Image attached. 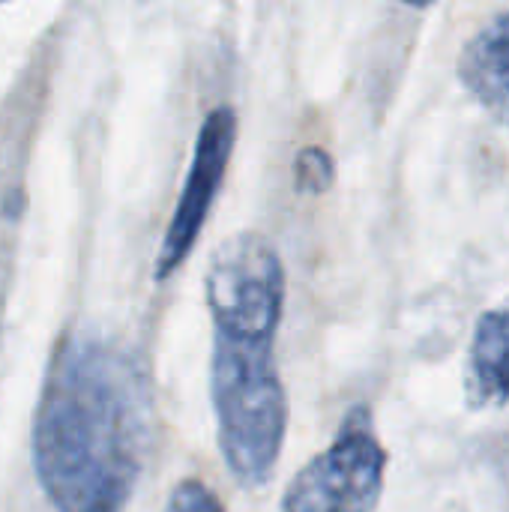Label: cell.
<instances>
[{
    "instance_id": "1",
    "label": "cell",
    "mask_w": 509,
    "mask_h": 512,
    "mask_svg": "<svg viewBox=\"0 0 509 512\" xmlns=\"http://www.w3.org/2000/svg\"><path fill=\"white\" fill-rule=\"evenodd\" d=\"M147 384L135 360L90 333L57 342L33 417L36 480L57 512H123L144 471Z\"/></svg>"
},
{
    "instance_id": "2",
    "label": "cell",
    "mask_w": 509,
    "mask_h": 512,
    "mask_svg": "<svg viewBox=\"0 0 509 512\" xmlns=\"http://www.w3.org/2000/svg\"><path fill=\"white\" fill-rule=\"evenodd\" d=\"M210 396L225 465L237 483L249 489L264 486L273 477L288 432V399L276 372L273 345L216 336Z\"/></svg>"
},
{
    "instance_id": "3",
    "label": "cell",
    "mask_w": 509,
    "mask_h": 512,
    "mask_svg": "<svg viewBox=\"0 0 509 512\" xmlns=\"http://www.w3.org/2000/svg\"><path fill=\"white\" fill-rule=\"evenodd\" d=\"M207 309L219 339L273 345L285 309V267L258 234L219 246L207 270Z\"/></svg>"
},
{
    "instance_id": "4",
    "label": "cell",
    "mask_w": 509,
    "mask_h": 512,
    "mask_svg": "<svg viewBox=\"0 0 509 512\" xmlns=\"http://www.w3.org/2000/svg\"><path fill=\"white\" fill-rule=\"evenodd\" d=\"M387 474V453L372 432L369 411L348 414L339 438L291 483L282 512H375Z\"/></svg>"
},
{
    "instance_id": "5",
    "label": "cell",
    "mask_w": 509,
    "mask_h": 512,
    "mask_svg": "<svg viewBox=\"0 0 509 512\" xmlns=\"http://www.w3.org/2000/svg\"><path fill=\"white\" fill-rule=\"evenodd\" d=\"M237 144V114L228 105L213 108L198 132L192 165L183 183V192L177 198L174 216L168 222L159 258H156V279L165 282L171 273L183 267L192 246L198 243L207 216L213 210V201L219 195V186L225 180V171L231 165V153Z\"/></svg>"
},
{
    "instance_id": "6",
    "label": "cell",
    "mask_w": 509,
    "mask_h": 512,
    "mask_svg": "<svg viewBox=\"0 0 509 512\" xmlns=\"http://www.w3.org/2000/svg\"><path fill=\"white\" fill-rule=\"evenodd\" d=\"M459 78L498 123L509 126V12L465 45L459 57Z\"/></svg>"
},
{
    "instance_id": "7",
    "label": "cell",
    "mask_w": 509,
    "mask_h": 512,
    "mask_svg": "<svg viewBox=\"0 0 509 512\" xmlns=\"http://www.w3.org/2000/svg\"><path fill=\"white\" fill-rule=\"evenodd\" d=\"M509 402V306L492 309L477 321L468 354V405Z\"/></svg>"
},
{
    "instance_id": "8",
    "label": "cell",
    "mask_w": 509,
    "mask_h": 512,
    "mask_svg": "<svg viewBox=\"0 0 509 512\" xmlns=\"http://www.w3.org/2000/svg\"><path fill=\"white\" fill-rule=\"evenodd\" d=\"M165 512H225V504L207 483L189 477L171 489Z\"/></svg>"
},
{
    "instance_id": "9",
    "label": "cell",
    "mask_w": 509,
    "mask_h": 512,
    "mask_svg": "<svg viewBox=\"0 0 509 512\" xmlns=\"http://www.w3.org/2000/svg\"><path fill=\"white\" fill-rule=\"evenodd\" d=\"M333 183V159L321 147H306L297 156V189L324 192Z\"/></svg>"
},
{
    "instance_id": "10",
    "label": "cell",
    "mask_w": 509,
    "mask_h": 512,
    "mask_svg": "<svg viewBox=\"0 0 509 512\" xmlns=\"http://www.w3.org/2000/svg\"><path fill=\"white\" fill-rule=\"evenodd\" d=\"M402 3H408V6H429L432 0H402Z\"/></svg>"
}]
</instances>
